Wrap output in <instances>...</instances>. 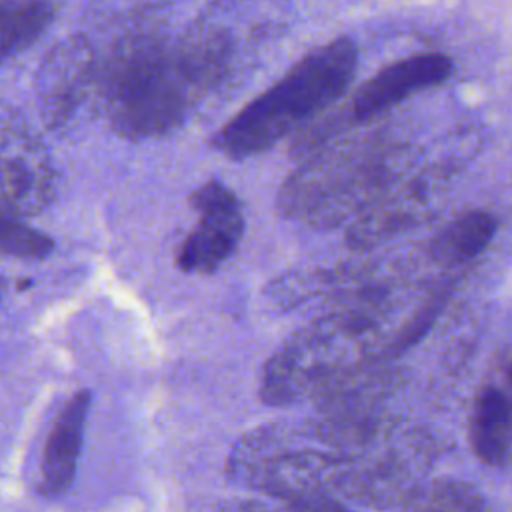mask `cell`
I'll return each instance as SVG.
<instances>
[{
	"instance_id": "cell-1",
	"label": "cell",
	"mask_w": 512,
	"mask_h": 512,
	"mask_svg": "<svg viewBox=\"0 0 512 512\" xmlns=\"http://www.w3.org/2000/svg\"><path fill=\"white\" fill-rule=\"evenodd\" d=\"M220 62V50L208 44H130L116 56L104 80L112 126L130 138L170 130L186 114L192 92L216 76Z\"/></svg>"
},
{
	"instance_id": "cell-7",
	"label": "cell",
	"mask_w": 512,
	"mask_h": 512,
	"mask_svg": "<svg viewBox=\"0 0 512 512\" xmlns=\"http://www.w3.org/2000/svg\"><path fill=\"white\" fill-rule=\"evenodd\" d=\"M90 408V392H76L56 416L40 462V490L46 496L64 494L76 474L84 424Z\"/></svg>"
},
{
	"instance_id": "cell-12",
	"label": "cell",
	"mask_w": 512,
	"mask_h": 512,
	"mask_svg": "<svg viewBox=\"0 0 512 512\" xmlns=\"http://www.w3.org/2000/svg\"><path fill=\"white\" fill-rule=\"evenodd\" d=\"M418 512H492L486 502L470 488L462 484H436L430 488L420 504Z\"/></svg>"
},
{
	"instance_id": "cell-13",
	"label": "cell",
	"mask_w": 512,
	"mask_h": 512,
	"mask_svg": "<svg viewBox=\"0 0 512 512\" xmlns=\"http://www.w3.org/2000/svg\"><path fill=\"white\" fill-rule=\"evenodd\" d=\"M282 512H348L340 504L328 500L326 496H314V498H302L286 502Z\"/></svg>"
},
{
	"instance_id": "cell-11",
	"label": "cell",
	"mask_w": 512,
	"mask_h": 512,
	"mask_svg": "<svg viewBox=\"0 0 512 512\" xmlns=\"http://www.w3.org/2000/svg\"><path fill=\"white\" fill-rule=\"evenodd\" d=\"M54 248L52 240L22 224L20 218L0 208V252L18 258H44Z\"/></svg>"
},
{
	"instance_id": "cell-6",
	"label": "cell",
	"mask_w": 512,
	"mask_h": 512,
	"mask_svg": "<svg viewBox=\"0 0 512 512\" xmlns=\"http://www.w3.org/2000/svg\"><path fill=\"white\" fill-rule=\"evenodd\" d=\"M90 76V52L82 38L60 42L44 58L36 94L38 108L48 126H60L80 104Z\"/></svg>"
},
{
	"instance_id": "cell-9",
	"label": "cell",
	"mask_w": 512,
	"mask_h": 512,
	"mask_svg": "<svg viewBox=\"0 0 512 512\" xmlns=\"http://www.w3.org/2000/svg\"><path fill=\"white\" fill-rule=\"evenodd\" d=\"M496 220L482 210H470L444 226L430 244V254L444 266H460L476 258L492 240Z\"/></svg>"
},
{
	"instance_id": "cell-8",
	"label": "cell",
	"mask_w": 512,
	"mask_h": 512,
	"mask_svg": "<svg viewBox=\"0 0 512 512\" xmlns=\"http://www.w3.org/2000/svg\"><path fill=\"white\" fill-rule=\"evenodd\" d=\"M470 442L490 466H504L510 448V400L500 386H486L472 410Z\"/></svg>"
},
{
	"instance_id": "cell-2",
	"label": "cell",
	"mask_w": 512,
	"mask_h": 512,
	"mask_svg": "<svg viewBox=\"0 0 512 512\" xmlns=\"http://www.w3.org/2000/svg\"><path fill=\"white\" fill-rule=\"evenodd\" d=\"M356 66L358 50L346 36L314 48L230 118L216 132L212 146L236 160L274 146L334 104L348 90Z\"/></svg>"
},
{
	"instance_id": "cell-3",
	"label": "cell",
	"mask_w": 512,
	"mask_h": 512,
	"mask_svg": "<svg viewBox=\"0 0 512 512\" xmlns=\"http://www.w3.org/2000/svg\"><path fill=\"white\" fill-rule=\"evenodd\" d=\"M52 168L42 142L16 122L0 126V208L16 218L40 212L52 196Z\"/></svg>"
},
{
	"instance_id": "cell-10",
	"label": "cell",
	"mask_w": 512,
	"mask_h": 512,
	"mask_svg": "<svg viewBox=\"0 0 512 512\" xmlns=\"http://www.w3.org/2000/svg\"><path fill=\"white\" fill-rule=\"evenodd\" d=\"M56 10L54 2H0V64L30 46Z\"/></svg>"
},
{
	"instance_id": "cell-4",
	"label": "cell",
	"mask_w": 512,
	"mask_h": 512,
	"mask_svg": "<svg viewBox=\"0 0 512 512\" xmlns=\"http://www.w3.org/2000/svg\"><path fill=\"white\" fill-rule=\"evenodd\" d=\"M198 224L178 252V266L184 272H214L234 252L244 218L238 198L218 180H210L192 194Z\"/></svg>"
},
{
	"instance_id": "cell-5",
	"label": "cell",
	"mask_w": 512,
	"mask_h": 512,
	"mask_svg": "<svg viewBox=\"0 0 512 512\" xmlns=\"http://www.w3.org/2000/svg\"><path fill=\"white\" fill-rule=\"evenodd\" d=\"M452 72V60L444 54L426 52L402 58L376 72L364 82L352 102L348 116L354 122H366L400 104L414 92L444 82Z\"/></svg>"
}]
</instances>
